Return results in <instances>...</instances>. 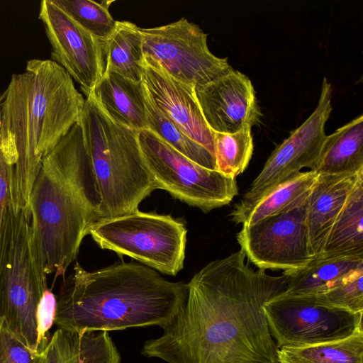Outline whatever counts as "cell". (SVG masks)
Segmentation results:
<instances>
[{"label":"cell","mask_w":363,"mask_h":363,"mask_svg":"<svg viewBox=\"0 0 363 363\" xmlns=\"http://www.w3.org/2000/svg\"><path fill=\"white\" fill-rule=\"evenodd\" d=\"M245 258L240 250L196 273L185 303L141 354L167 363H279L263 306L289 278L255 270Z\"/></svg>","instance_id":"cell-1"},{"label":"cell","mask_w":363,"mask_h":363,"mask_svg":"<svg viewBox=\"0 0 363 363\" xmlns=\"http://www.w3.org/2000/svg\"><path fill=\"white\" fill-rule=\"evenodd\" d=\"M84 103L70 75L51 60H30L24 72L12 75L0 96V146L13 166L14 210L30 214L42 161L79 121Z\"/></svg>","instance_id":"cell-2"},{"label":"cell","mask_w":363,"mask_h":363,"mask_svg":"<svg viewBox=\"0 0 363 363\" xmlns=\"http://www.w3.org/2000/svg\"><path fill=\"white\" fill-rule=\"evenodd\" d=\"M187 284L143 264L119 262L88 272L77 262L57 298L55 323L68 331L164 327L185 303Z\"/></svg>","instance_id":"cell-3"},{"label":"cell","mask_w":363,"mask_h":363,"mask_svg":"<svg viewBox=\"0 0 363 363\" xmlns=\"http://www.w3.org/2000/svg\"><path fill=\"white\" fill-rule=\"evenodd\" d=\"M79 121L43 158L29 197L34 238L46 274L64 275L96 219L79 172Z\"/></svg>","instance_id":"cell-4"},{"label":"cell","mask_w":363,"mask_h":363,"mask_svg":"<svg viewBox=\"0 0 363 363\" xmlns=\"http://www.w3.org/2000/svg\"><path fill=\"white\" fill-rule=\"evenodd\" d=\"M79 123L86 155L83 182L96 223L135 213L157 189L142 155L138 132L115 121L90 96Z\"/></svg>","instance_id":"cell-5"},{"label":"cell","mask_w":363,"mask_h":363,"mask_svg":"<svg viewBox=\"0 0 363 363\" xmlns=\"http://www.w3.org/2000/svg\"><path fill=\"white\" fill-rule=\"evenodd\" d=\"M30 215L11 199L0 229V325L38 351L36 312L47 289Z\"/></svg>","instance_id":"cell-6"},{"label":"cell","mask_w":363,"mask_h":363,"mask_svg":"<svg viewBox=\"0 0 363 363\" xmlns=\"http://www.w3.org/2000/svg\"><path fill=\"white\" fill-rule=\"evenodd\" d=\"M186 233L184 223L170 215L138 211L98 221L89 234L101 249L174 276L184 267Z\"/></svg>","instance_id":"cell-7"},{"label":"cell","mask_w":363,"mask_h":363,"mask_svg":"<svg viewBox=\"0 0 363 363\" xmlns=\"http://www.w3.org/2000/svg\"><path fill=\"white\" fill-rule=\"evenodd\" d=\"M138 139L157 189L205 213L230 203L238 194L235 178L196 164L151 130L138 131Z\"/></svg>","instance_id":"cell-8"},{"label":"cell","mask_w":363,"mask_h":363,"mask_svg":"<svg viewBox=\"0 0 363 363\" xmlns=\"http://www.w3.org/2000/svg\"><path fill=\"white\" fill-rule=\"evenodd\" d=\"M140 31L144 61L190 86L205 84L233 68L227 57L210 51L208 35L184 17Z\"/></svg>","instance_id":"cell-9"},{"label":"cell","mask_w":363,"mask_h":363,"mask_svg":"<svg viewBox=\"0 0 363 363\" xmlns=\"http://www.w3.org/2000/svg\"><path fill=\"white\" fill-rule=\"evenodd\" d=\"M263 309L279 348L323 344L363 330V312L328 307L311 296L279 294L266 302Z\"/></svg>","instance_id":"cell-10"},{"label":"cell","mask_w":363,"mask_h":363,"mask_svg":"<svg viewBox=\"0 0 363 363\" xmlns=\"http://www.w3.org/2000/svg\"><path fill=\"white\" fill-rule=\"evenodd\" d=\"M308 196L282 213L242 225L237 234L238 242L245 257L259 269L295 270L313 259L306 228Z\"/></svg>","instance_id":"cell-11"},{"label":"cell","mask_w":363,"mask_h":363,"mask_svg":"<svg viewBox=\"0 0 363 363\" xmlns=\"http://www.w3.org/2000/svg\"><path fill=\"white\" fill-rule=\"evenodd\" d=\"M332 88L323 79L318 105L310 116L272 152L240 201H254L307 167L314 170L326 137L325 125L332 111Z\"/></svg>","instance_id":"cell-12"},{"label":"cell","mask_w":363,"mask_h":363,"mask_svg":"<svg viewBox=\"0 0 363 363\" xmlns=\"http://www.w3.org/2000/svg\"><path fill=\"white\" fill-rule=\"evenodd\" d=\"M39 18L52 48L50 60L89 96L105 73L106 41L83 28L52 0L41 1Z\"/></svg>","instance_id":"cell-13"},{"label":"cell","mask_w":363,"mask_h":363,"mask_svg":"<svg viewBox=\"0 0 363 363\" xmlns=\"http://www.w3.org/2000/svg\"><path fill=\"white\" fill-rule=\"evenodd\" d=\"M195 95L204 119L213 132L235 133L260 123L262 111L252 82L233 68L195 87Z\"/></svg>","instance_id":"cell-14"},{"label":"cell","mask_w":363,"mask_h":363,"mask_svg":"<svg viewBox=\"0 0 363 363\" xmlns=\"http://www.w3.org/2000/svg\"><path fill=\"white\" fill-rule=\"evenodd\" d=\"M142 83L152 102L189 138L214 156L213 131L202 114L195 88L144 61Z\"/></svg>","instance_id":"cell-15"},{"label":"cell","mask_w":363,"mask_h":363,"mask_svg":"<svg viewBox=\"0 0 363 363\" xmlns=\"http://www.w3.org/2000/svg\"><path fill=\"white\" fill-rule=\"evenodd\" d=\"M318 174L311 189L306 211L310 255L319 257L330 229L342 209L359 173Z\"/></svg>","instance_id":"cell-16"},{"label":"cell","mask_w":363,"mask_h":363,"mask_svg":"<svg viewBox=\"0 0 363 363\" xmlns=\"http://www.w3.org/2000/svg\"><path fill=\"white\" fill-rule=\"evenodd\" d=\"M90 96L115 121L137 132L148 129L142 81L106 72Z\"/></svg>","instance_id":"cell-17"},{"label":"cell","mask_w":363,"mask_h":363,"mask_svg":"<svg viewBox=\"0 0 363 363\" xmlns=\"http://www.w3.org/2000/svg\"><path fill=\"white\" fill-rule=\"evenodd\" d=\"M47 363H121L107 331L82 333L58 328L45 348Z\"/></svg>","instance_id":"cell-18"},{"label":"cell","mask_w":363,"mask_h":363,"mask_svg":"<svg viewBox=\"0 0 363 363\" xmlns=\"http://www.w3.org/2000/svg\"><path fill=\"white\" fill-rule=\"evenodd\" d=\"M317 177L318 174L313 170L300 172L257 200L237 203L230 214V220L242 225H251L268 217L282 213L309 195Z\"/></svg>","instance_id":"cell-19"},{"label":"cell","mask_w":363,"mask_h":363,"mask_svg":"<svg viewBox=\"0 0 363 363\" xmlns=\"http://www.w3.org/2000/svg\"><path fill=\"white\" fill-rule=\"evenodd\" d=\"M363 267V257H317L307 266L284 271L288 278L286 288L279 294L285 296H314L335 286L354 272Z\"/></svg>","instance_id":"cell-20"},{"label":"cell","mask_w":363,"mask_h":363,"mask_svg":"<svg viewBox=\"0 0 363 363\" xmlns=\"http://www.w3.org/2000/svg\"><path fill=\"white\" fill-rule=\"evenodd\" d=\"M313 171L322 175L363 171L362 114L326 135Z\"/></svg>","instance_id":"cell-21"},{"label":"cell","mask_w":363,"mask_h":363,"mask_svg":"<svg viewBox=\"0 0 363 363\" xmlns=\"http://www.w3.org/2000/svg\"><path fill=\"white\" fill-rule=\"evenodd\" d=\"M320 257H363V172L357 176Z\"/></svg>","instance_id":"cell-22"},{"label":"cell","mask_w":363,"mask_h":363,"mask_svg":"<svg viewBox=\"0 0 363 363\" xmlns=\"http://www.w3.org/2000/svg\"><path fill=\"white\" fill-rule=\"evenodd\" d=\"M144 54L143 35L136 24L116 21V26L106 41V70L134 82H141Z\"/></svg>","instance_id":"cell-23"},{"label":"cell","mask_w":363,"mask_h":363,"mask_svg":"<svg viewBox=\"0 0 363 363\" xmlns=\"http://www.w3.org/2000/svg\"><path fill=\"white\" fill-rule=\"evenodd\" d=\"M279 363H363V330L323 344L279 348Z\"/></svg>","instance_id":"cell-24"},{"label":"cell","mask_w":363,"mask_h":363,"mask_svg":"<svg viewBox=\"0 0 363 363\" xmlns=\"http://www.w3.org/2000/svg\"><path fill=\"white\" fill-rule=\"evenodd\" d=\"M145 104L148 130L191 161L207 169L216 170L214 156L205 147L189 138L160 111L145 90Z\"/></svg>","instance_id":"cell-25"},{"label":"cell","mask_w":363,"mask_h":363,"mask_svg":"<svg viewBox=\"0 0 363 363\" xmlns=\"http://www.w3.org/2000/svg\"><path fill=\"white\" fill-rule=\"evenodd\" d=\"M216 168L223 174L235 178L247 168L254 145L251 129L235 133L213 132Z\"/></svg>","instance_id":"cell-26"},{"label":"cell","mask_w":363,"mask_h":363,"mask_svg":"<svg viewBox=\"0 0 363 363\" xmlns=\"http://www.w3.org/2000/svg\"><path fill=\"white\" fill-rule=\"evenodd\" d=\"M74 21L94 37L106 41L113 33L116 21L108 11L112 1L91 0H52Z\"/></svg>","instance_id":"cell-27"},{"label":"cell","mask_w":363,"mask_h":363,"mask_svg":"<svg viewBox=\"0 0 363 363\" xmlns=\"http://www.w3.org/2000/svg\"><path fill=\"white\" fill-rule=\"evenodd\" d=\"M306 296L328 307L363 312V267L326 291Z\"/></svg>","instance_id":"cell-28"},{"label":"cell","mask_w":363,"mask_h":363,"mask_svg":"<svg viewBox=\"0 0 363 363\" xmlns=\"http://www.w3.org/2000/svg\"><path fill=\"white\" fill-rule=\"evenodd\" d=\"M0 363H47L46 351L31 350L0 325Z\"/></svg>","instance_id":"cell-29"},{"label":"cell","mask_w":363,"mask_h":363,"mask_svg":"<svg viewBox=\"0 0 363 363\" xmlns=\"http://www.w3.org/2000/svg\"><path fill=\"white\" fill-rule=\"evenodd\" d=\"M56 308V296L47 288L38 303L36 312L39 352L45 350L50 341L49 330L55 323Z\"/></svg>","instance_id":"cell-30"},{"label":"cell","mask_w":363,"mask_h":363,"mask_svg":"<svg viewBox=\"0 0 363 363\" xmlns=\"http://www.w3.org/2000/svg\"><path fill=\"white\" fill-rule=\"evenodd\" d=\"M13 166L0 146V229L11 199Z\"/></svg>","instance_id":"cell-31"}]
</instances>
